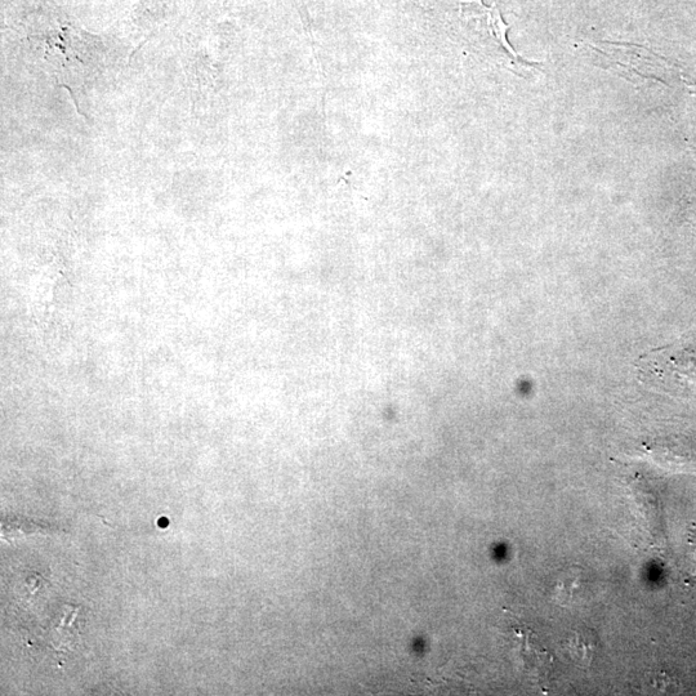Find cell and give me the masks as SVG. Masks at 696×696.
Returning <instances> with one entry per match:
<instances>
[{"label": "cell", "mask_w": 696, "mask_h": 696, "mask_svg": "<svg viewBox=\"0 0 696 696\" xmlns=\"http://www.w3.org/2000/svg\"><path fill=\"white\" fill-rule=\"evenodd\" d=\"M432 19L455 42L525 77L541 69L537 62L517 55L508 42L510 26L504 22L498 4L485 0H425Z\"/></svg>", "instance_id": "1"}, {"label": "cell", "mask_w": 696, "mask_h": 696, "mask_svg": "<svg viewBox=\"0 0 696 696\" xmlns=\"http://www.w3.org/2000/svg\"><path fill=\"white\" fill-rule=\"evenodd\" d=\"M599 646V637L592 629L577 628L569 637L568 653L577 666L587 668L595 660Z\"/></svg>", "instance_id": "4"}, {"label": "cell", "mask_w": 696, "mask_h": 696, "mask_svg": "<svg viewBox=\"0 0 696 696\" xmlns=\"http://www.w3.org/2000/svg\"><path fill=\"white\" fill-rule=\"evenodd\" d=\"M591 590V580L587 571L574 566L564 570L557 580L553 599L560 605H574L586 600Z\"/></svg>", "instance_id": "3"}, {"label": "cell", "mask_w": 696, "mask_h": 696, "mask_svg": "<svg viewBox=\"0 0 696 696\" xmlns=\"http://www.w3.org/2000/svg\"><path fill=\"white\" fill-rule=\"evenodd\" d=\"M520 641V658L522 666L535 678H544L552 671L553 658L541 642L537 635H534L529 628H522L517 631Z\"/></svg>", "instance_id": "2"}]
</instances>
